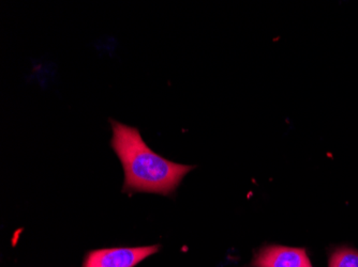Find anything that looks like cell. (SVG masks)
Wrapping results in <instances>:
<instances>
[{"label": "cell", "instance_id": "1", "mask_svg": "<svg viewBox=\"0 0 358 267\" xmlns=\"http://www.w3.org/2000/svg\"><path fill=\"white\" fill-rule=\"evenodd\" d=\"M113 136L110 146L124 171V192L173 194L194 166L176 164L159 155L146 144L134 126L110 119Z\"/></svg>", "mask_w": 358, "mask_h": 267}, {"label": "cell", "instance_id": "2", "mask_svg": "<svg viewBox=\"0 0 358 267\" xmlns=\"http://www.w3.org/2000/svg\"><path fill=\"white\" fill-rule=\"evenodd\" d=\"M159 249V245L98 249L86 254L82 267H134Z\"/></svg>", "mask_w": 358, "mask_h": 267}, {"label": "cell", "instance_id": "3", "mask_svg": "<svg viewBox=\"0 0 358 267\" xmlns=\"http://www.w3.org/2000/svg\"><path fill=\"white\" fill-rule=\"evenodd\" d=\"M255 267H313L303 248L271 245L257 252Z\"/></svg>", "mask_w": 358, "mask_h": 267}, {"label": "cell", "instance_id": "4", "mask_svg": "<svg viewBox=\"0 0 358 267\" xmlns=\"http://www.w3.org/2000/svg\"><path fill=\"white\" fill-rule=\"evenodd\" d=\"M329 267H358V252L349 247L336 249L329 258Z\"/></svg>", "mask_w": 358, "mask_h": 267}]
</instances>
